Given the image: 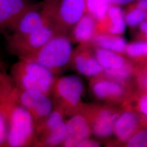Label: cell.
<instances>
[{"label": "cell", "mask_w": 147, "mask_h": 147, "mask_svg": "<svg viewBox=\"0 0 147 147\" xmlns=\"http://www.w3.org/2000/svg\"><path fill=\"white\" fill-rule=\"evenodd\" d=\"M110 4L114 5H123L130 3L135 0H108Z\"/></svg>", "instance_id": "obj_28"}, {"label": "cell", "mask_w": 147, "mask_h": 147, "mask_svg": "<svg viewBox=\"0 0 147 147\" xmlns=\"http://www.w3.org/2000/svg\"><path fill=\"white\" fill-rule=\"evenodd\" d=\"M91 90L95 97L102 100H110L123 94L124 89L118 82L102 78V75L93 78Z\"/></svg>", "instance_id": "obj_14"}, {"label": "cell", "mask_w": 147, "mask_h": 147, "mask_svg": "<svg viewBox=\"0 0 147 147\" xmlns=\"http://www.w3.org/2000/svg\"><path fill=\"white\" fill-rule=\"evenodd\" d=\"M143 84H144V86H145L146 87H147V76L143 80Z\"/></svg>", "instance_id": "obj_31"}, {"label": "cell", "mask_w": 147, "mask_h": 147, "mask_svg": "<svg viewBox=\"0 0 147 147\" xmlns=\"http://www.w3.org/2000/svg\"><path fill=\"white\" fill-rule=\"evenodd\" d=\"M8 118V131L5 147L33 146L36 136L35 123L29 112L17 102L15 90L9 101Z\"/></svg>", "instance_id": "obj_2"}, {"label": "cell", "mask_w": 147, "mask_h": 147, "mask_svg": "<svg viewBox=\"0 0 147 147\" xmlns=\"http://www.w3.org/2000/svg\"><path fill=\"white\" fill-rule=\"evenodd\" d=\"M136 7L147 11V0H139L137 3Z\"/></svg>", "instance_id": "obj_29"}, {"label": "cell", "mask_w": 147, "mask_h": 147, "mask_svg": "<svg viewBox=\"0 0 147 147\" xmlns=\"http://www.w3.org/2000/svg\"></svg>", "instance_id": "obj_33"}, {"label": "cell", "mask_w": 147, "mask_h": 147, "mask_svg": "<svg viewBox=\"0 0 147 147\" xmlns=\"http://www.w3.org/2000/svg\"><path fill=\"white\" fill-rule=\"evenodd\" d=\"M107 17L110 20L108 26V31L110 34L120 35L124 32L126 22L123 13L119 7L114 5H110Z\"/></svg>", "instance_id": "obj_18"}, {"label": "cell", "mask_w": 147, "mask_h": 147, "mask_svg": "<svg viewBox=\"0 0 147 147\" xmlns=\"http://www.w3.org/2000/svg\"><path fill=\"white\" fill-rule=\"evenodd\" d=\"M69 32V36L72 42L88 44L97 33V21L93 16L86 13Z\"/></svg>", "instance_id": "obj_13"}, {"label": "cell", "mask_w": 147, "mask_h": 147, "mask_svg": "<svg viewBox=\"0 0 147 147\" xmlns=\"http://www.w3.org/2000/svg\"><path fill=\"white\" fill-rule=\"evenodd\" d=\"M94 56L104 69L121 68L125 65V61L117 53L96 47Z\"/></svg>", "instance_id": "obj_17"}, {"label": "cell", "mask_w": 147, "mask_h": 147, "mask_svg": "<svg viewBox=\"0 0 147 147\" xmlns=\"http://www.w3.org/2000/svg\"><path fill=\"white\" fill-rule=\"evenodd\" d=\"M16 88L9 75L0 71V103L10 100Z\"/></svg>", "instance_id": "obj_20"}, {"label": "cell", "mask_w": 147, "mask_h": 147, "mask_svg": "<svg viewBox=\"0 0 147 147\" xmlns=\"http://www.w3.org/2000/svg\"><path fill=\"white\" fill-rule=\"evenodd\" d=\"M125 51L131 57L147 56V42H134L126 45Z\"/></svg>", "instance_id": "obj_24"}, {"label": "cell", "mask_w": 147, "mask_h": 147, "mask_svg": "<svg viewBox=\"0 0 147 147\" xmlns=\"http://www.w3.org/2000/svg\"><path fill=\"white\" fill-rule=\"evenodd\" d=\"M132 73V69L130 66L124 65L121 68L104 69V76L117 82L125 81L130 78Z\"/></svg>", "instance_id": "obj_22"}, {"label": "cell", "mask_w": 147, "mask_h": 147, "mask_svg": "<svg viewBox=\"0 0 147 147\" xmlns=\"http://www.w3.org/2000/svg\"><path fill=\"white\" fill-rule=\"evenodd\" d=\"M11 99L0 103V147H5L7 141L8 131V108Z\"/></svg>", "instance_id": "obj_21"}, {"label": "cell", "mask_w": 147, "mask_h": 147, "mask_svg": "<svg viewBox=\"0 0 147 147\" xmlns=\"http://www.w3.org/2000/svg\"><path fill=\"white\" fill-rule=\"evenodd\" d=\"M96 47L102 48L117 53H123L126 47V40L118 35L98 33L91 41Z\"/></svg>", "instance_id": "obj_16"}, {"label": "cell", "mask_w": 147, "mask_h": 147, "mask_svg": "<svg viewBox=\"0 0 147 147\" xmlns=\"http://www.w3.org/2000/svg\"><path fill=\"white\" fill-rule=\"evenodd\" d=\"M74 50L69 66L79 74L93 78L103 74L104 69L87 47L86 44H80ZM68 66V67H69Z\"/></svg>", "instance_id": "obj_10"}, {"label": "cell", "mask_w": 147, "mask_h": 147, "mask_svg": "<svg viewBox=\"0 0 147 147\" xmlns=\"http://www.w3.org/2000/svg\"></svg>", "instance_id": "obj_32"}, {"label": "cell", "mask_w": 147, "mask_h": 147, "mask_svg": "<svg viewBox=\"0 0 147 147\" xmlns=\"http://www.w3.org/2000/svg\"><path fill=\"white\" fill-rule=\"evenodd\" d=\"M42 4L49 23L60 33L69 34L87 13L85 0H44Z\"/></svg>", "instance_id": "obj_4"}, {"label": "cell", "mask_w": 147, "mask_h": 147, "mask_svg": "<svg viewBox=\"0 0 147 147\" xmlns=\"http://www.w3.org/2000/svg\"><path fill=\"white\" fill-rule=\"evenodd\" d=\"M138 109L140 112L147 116V93L143 95L138 102Z\"/></svg>", "instance_id": "obj_27"}, {"label": "cell", "mask_w": 147, "mask_h": 147, "mask_svg": "<svg viewBox=\"0 0 147 147\" xmlns=\"http://www.w3.org/2000/svg\"><path fill=\"white\" fill-rule=\"evenodd\" d=\"M87 13L93 16L97 23L101 24L107 18L110 3L108 0H85Z\"/></svg>", "instance_id": "obj_19"}, {"label": "cell", "mask_w": 147, "mask_h": 147, "mask_svg": "<svg viewBox=\"0 0 147 147\" xmlns=\"http://www.w3.org/2000/svg\"><path fill=\"white\" fill-rule=\"evenodd\" d=\"M49 24L42 10V4H34L20 17L12 27L10 34L23 36Z\"/></svg>", "instance_id": "obj_11"}, {"label": "cell", "mask_w": 147, "mask_h": 147, "mask_svg": "<svg viewBox=\"0 0 147 147\" xmlns=\"http://www.w3.org/2000/svg\"><path fill=\"white\" fill-rule=\"evenodd\" d=\"M34 5L30 0H0V34L11 30L24 13Z\"/></svg>", "instance_id": "obj_12"}, {"label": "cell", "mask_w": 147, "mask_h": 147, "mask_svg": "<svg viewBox=\"0 0 147 147\" xmlns=\"http://www.w3.org/2000/svg\"><path fill=\"white\" fill-rule=\"evenodd\" d=\"M9 76L17 88L37 90L49 96L58 77L40 64L26 59H19L11 66Z\"/></svg>", "instance_id": "obj_1"}, {"label": "cell", "mask_w": 147, "mask_h": 147, "mask_svg": "<svg viewBox=\"0 0 147 147\" xmlns=\"http://www.w3.org/2000/svg\"><path fill=\"white\" fill-rule=\"evenodd\" d=\"M58 33L50 24L23 36H5L7 47L11 54L19 59L26 58L36 53Z\"/></svg>", "instance_id": "obj_6"}, {"label": "cell", "mask_w": 147, "mask_h": 147, "mask_svg": "<svg viewBox=\"0 0 147 147\" xmlns=\"http://www.w3.org/2000/svg\"><path fill=\"white\" fill-rule=\"evenodd\" d=\"M146 17V11L136 7L127 13L125 17V21L126 24L129 26H136L144 21Z\"/></svg>", "instance_id": "obj_23"}, {"label": "cell", "mask_w": 147, "mask_h": 147, "mask_svg": "<svg viewBox=\"0 0 147 147\" xmlns=\"http://www.w3.org/2000/svg\"><path fill=\"white\" fill-rule=\"evenodd\" d=\"M78 147H100L99 142L96 141L89 138H86L80 142L78 146Z\"/></svg>", "instance_id": "obj_26"}, {"label": "cell", "mask_w": 147, "mask_h": 147, "mask_svg": "<svg viewBox=\"0 0 147 147\" xmlns=\"http://www.w3.org/2000/svg\"><path fill=\"white\" fill-rule=\"evenodd\" d=\"M139 124V118L136 114L131 111L122 113L117 118L114 132L121 142H127L136 131Z\"/></svg>", "instance_id": "obj_15"}, {"label": "cell", "mask_w": 147, "mask_h": 147, "mask_svg": "<svg viewBox=\"0 0 147 147\" xmlns=\"http://www.w3.org/2000/svg\"><path fill=\"white\" fill-rule=\"evenodd\" d=\"M129 147H147V129L134 134L127 141Z\"/></svg>", "instance_id": "obj_25"}, {"label": "cell", "mask_w": 147, "mask_h": 147, "mask_svg": "<svg viewBox=\"0 0 147 147\" xmlns=\"http://www.w3.org/2000/svg\"><path fill=\"white\" fill-rule=\"evenodd\" d=\"M82 109L89 119L92 133L99 138L110 136L118 116L107 108L97 106H82Z\"/></svg>", "instance_id": "obj_8"}, {"label": "cell", "mask_w": 147, "mask_h": 147, "mask_svg": "<svg viewBox=\"0 0 147 147\" xmlns=\"http://www.w3.org/2000/svg\"><path fill=\"white\" fill-rule=\"evenodd\" d=\"M84 89L81 79L76 75L58 77L51 95L54 106L61 109L66 116H71L82 105L81 98Z\"/></svg>", "instance_id": "obj_5"}, {"label": "cell", "mask_w": 147, "mask_h": 147, "mask_svg": "<svg viewBox=\"0 0 147 147\" xmlns=\"http://www.w3.org/2000/svg\"><path fill=\"white\" fill-rule=\"evenodd\" d=\"M73 49L69 34L57 33L26 59L40 64L56 76L68 67Z\"/></svg>", "instance_id": "obj_3"}, {"label": "cell", "mask_w": 147, "mask_h": 147, "mask_svg": "<svg viewBox=\"0 0 147 147\" xmlns=\"http://www.w3.org/2000/svg\"><path fill=\"white\" fill-rule=\"evenodd\" d=\"M140 27L141 30L147 36V21H143L140 24Z\"/></svg>", "instance_id": "obj_30"}, {"label": "cell", "mask_w": 147, "mask_h": 147, "mask_svg": "<svg viewBox=\"0 0 147 147\" xmlns=\"http://www.w3.org/2000/svg\"><path fill=\"white\" fill-rule=\"evenodd\" d=\"M0 71H1V70H0Z\"/></svg>", "instance_id": "obj_34"}, {"label": "cell", "mask_w": 147, "mask_h": 147, "mask_svg": "<svg viewBox=\"0 0 147 147\" xmlns=\"http://www.w3.org/2000/svg\"><path fill=\"white\" fill-rule=\"evenodd\" d=\"M69 117L65 121L66 136L62 147H78L80 142L89 138L92 133V127L82 106Z\"/></svg>", "instance_id": "obj_9"}, {"label": "cell", "mask_w": 147, "mask_h": 147, "mask_svg": "<svg viewBox=\"0 0 147 147\" xmlns=\"http://www.w3.org/2000/svg\"><path fill=\"white\" fill-rule=\"evenodd\" d=\"M15 97L18 104L31 115L36 125V130L45 120L54 108L51 96L34 90L15 89Z\"/></svg>", "instance_id": "obj_7"}]
</instances>
